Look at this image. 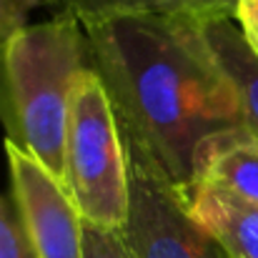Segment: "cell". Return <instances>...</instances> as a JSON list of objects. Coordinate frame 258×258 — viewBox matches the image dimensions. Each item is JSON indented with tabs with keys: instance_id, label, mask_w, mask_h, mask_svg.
<instances>
[{
	"instance_id": "cell-4",
	"label": "cell",
	"mask_w": 258,
	"mask_h": 258,
	"mask_svg": "<svg viewBox=\"0 0 258 258\" xmlns=\"http://www.w3.org/2000/svg\"><path fill=\"white\" fill-rule=\"evenodd\" d=\"M131 211L120 231L133 258H228L193 218L188 193L128 163Z\"/></svg>"
},
{
	"instance_id": "cell-13",
	"label": "cell",
	"mask_w": 258,
	"mask_h": 258,
	"mask_svg": "<svg viewBox=\"0 0 258 258\" xmlns=\"http://www.w3.org/2000/svg\"><path fill=\"white\" fill-rule=\"evenodd\" d=\"M233 20H238V28H241L248 48L258 55V0H238Z\"/></svg>"
},
{
	"instance_id": "cell-11",
	"label": "cell",
	"mask_w": 258,
	"mask_h": 258,
	"mask_svg": "<svg viewBox=\"0 0 258 258\" xmlns=\"http://www.w3.org/2000/svg\"><path fill=\"white\" fill-rule=\"evenodd\" d=\"M83 258H133L118 231L83 223Z\"/></svg>"
},
{
	"instance_id": "cell-5",
	"label": "cell",
	"mask_w": 258,
	"mask_h": 258,
	"mask_svg": "<svg viewBox=\"0 0 258 258\" xmlns=\"http://www.w3.org/2000/svg\"><path fill=\"white\" fill-rule=\"evenodd\" d=\"M13 206L35 258H83V218L63 185L23 148L3 141Z\"/></svg>"
},
{
	"instance_id": "cell-8",
	"label": "cell",
	"mask_w": 258,
	"mask_h": 258,
	"mask_svg": "<svg viewBox=\"0 0 258 258\" xmlns=\"http://www.w3.org/2000/svg\"><path fill=\"white\" fill-rule=\"evenodd\" d=\"M203 38L238 95L241 125L258 138V55L233 20L203 23Z\"/></svg>"
},
{
	"instance_id": "cell-10",
	"label": "cell",
	"mask_w": 258,
	"mask_h": 258,
	"mask_svg": "<svg viewBox=\"0 0 258 258\" xmlns=\"http://www.w3.org/2000/svg\"><path fill=\"white\" fill-rule=\"evenodd\" d=\"M0 258H35L15 206L3 196H0Z\"/></svg>"
},
{
	"instance_id": "cell-1",
	"label": "cell",
	"mask_w": 258,
	"mask_h": 258,
	"mask_svg": "<svg viewBox=\"0 0 258 258\" xmlns=\"http://www.w3.org/2000/svg\"><path fill=\"white\" fill-rule=\"evenodd\" d=\"M81 25L128 163L188 193L201 143L241 125L236 88L213 58L203 23L123 15Z\"/></svg>"
},
{
	"instance_id": "cell-7",
	"label": "cell",
	"mask_w": 258,
	"mask_h": 258,
	"mask_svg": "<svg viewBox=\"0 0 258 258\" xmlns=\"http://www.w3.org/2000/svg\"><path fill=\"white\" fill-rule=\"evenodd\" d=\"M218 183L236 196L258 203V138L243 125L206 138L196 153V183Z\"/></svg>"
},
{
	"instance_id": "cell-6",
	"label": "cell",
	"mask_w": 258,
	"mask_h": 258,
	"mask_svg": "<svg viewBox=\"0 0 258 258\" xmlns=\"http://www.w3.org/2000/svg\"><path fill=\"white\" fill-rule=\"evenodd\" d=\"M188 206L228 258H258V203L201 180L188 190Z\"/></svg>"
},
{
	"instance_id": "cell-12",
	"label": "cell",
	"mask_w": 258,
	"mask_h": 258,
	"mask_svg": "<svg viewBox=\"0 0 258 258\" xmlns=\"http://www.w3.org/2000/svg\"><path fill=\"white\" fill-rule=\"evenodd\" d=\"M40 5L43 0H0V43L28 28L33 10H38Z\"/></svg>"
},
{
	"instance_id": "cell-9",
	"label": "cell",
	"mask_w": 258,
	"mask_h": 258,
	"mask_svg": "<svg viewBox=\"0 0 258 258\" xmlns=\"http://www.w3.org/2000/svg\"><path fill=\"white\" fill-rule=\"evenodd\" d=\"M63 8L81 23L123 18V15H161L188 18L196 23L233 20L238 0H60Z\"/></svg>"
},
{
	"instance_id": "cell-2",
	"label": "cell",
	"mask_w": 258,
	"mask_h": 258,
	"mask_svg": "<svg viewBox=\"0 0 258 258\" xmlns=\"http://www.w3.org/2000/svg\"><path fill=\"white\" fill-rule=\"evenodd\" d=\"M88 68L86 30L68 10L0 43V120L5 141L58 180L66 175L71 95Z\"/></svg>"
},
{
	"instance_id": "cell-3",
	"label": "cell",
	"mask_w": 258,
	"mask_h": 258,
	"mask_svg": "<svg viewBox=\"0 0 258 258\" xmlns=\"http://www.w3.org/2000/svg\"><path fill=\"white\" fill-rule=\"evenodd\" d=\"M63 163V185L83 223L120 233L131 211L128 153L108 93L90 68L71 95Z\"/></svg>"
}]
</instances>
